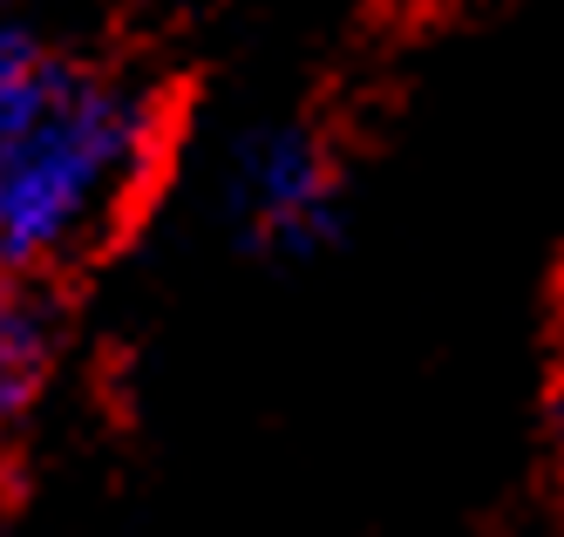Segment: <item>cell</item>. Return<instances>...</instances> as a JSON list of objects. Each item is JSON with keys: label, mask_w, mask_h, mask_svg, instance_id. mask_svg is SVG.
Returning <instances> with one entry per match:
<instances>
[{"label": "cell", "mask_w": 564, "mask_h": 537, "mask_svg": "<svg viewBox=\"0 0 564 537\" xmlns=\"http://www.w3.org/2000/svg\"><path fill=\"white\" fill-rule=\"evenodd\" d=\"M28 8V0H0V28H14V14Z\"/></svg>", "instance_id": "obj_5"}, {"label": "cell", "mask_w": 564, "mask_h": 537, "mask_svg": "<svg viewBox=\"0 0 564 537\" xmlns=\"http://www.w3.org/2000/svg\"><path fill=\"white\" fill-rule=\"evenodd\" d=\"M164 96L62 62L48 96L0 143V279H48L137 212L164 157Z\"/></svg>", "instance_id": "obj_1"}, {"label": "cell", "mask_w": 564, "mask_h": 537, "mask_svg": "<svg viewBox=\"0 0 564 537\" xmlns=\"http://www.w3.org/2000/svg\"><path fill=\"white\" fill-rule=\"evenodd\" d=\"M55 75H62V55H48L42 41L21 34V28H0V143L28 122V109L48 96Z\"/></svg>", "instance_id": "obj_4"}, {"label": "cell", "mask_w": 564, "mask_h": 537, "mask_svg": "<svg viewBox=\"0 0 564 537\" xmlns=\"http://www.w3.org/2000/svg\"><path fill=\"white\" fill-rule=\"evenodd\" d=\"M62 367V307L42 279H0V436L48 401Z\"/></svg>", "instance_id": "obj_3"}, {"label": "cell", "mask_w": 564, "mask_h": 537, "mask_svg": "<svg viewBox=\"0 0 564 537\" xmlns=\"http://www.w3.org/2000/svg\"><path fill=\"white\" fill-rule=\"evenodd\" d=\"M218 212L265 266H313L347 232V184L313 122H252L225 150Z\"/></svg>", "instance_id": "obj_2"}]
</instances>
